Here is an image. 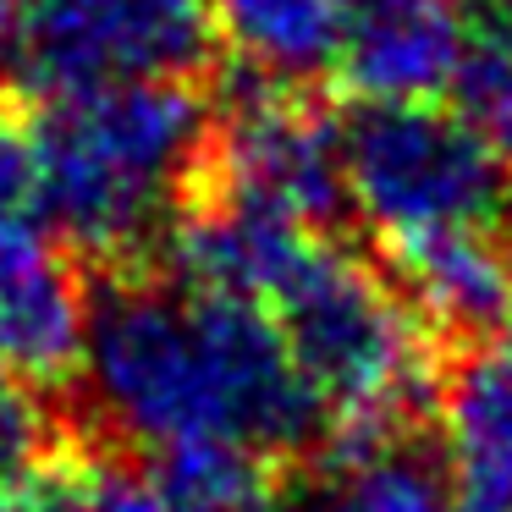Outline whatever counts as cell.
I'll return each instance as SVG.
<instances>
[{
  "mask_svg": "<svg viewBox=\"0 0 512 512\" xmlns=\"http://www.w3.org/2000/svg\"><path fill=\"white\" fill-rule=\"evenodd\" d=\"M0 512H34L23 496V479H12V485H0Z\"/></svg>",
  "mask_w": 512,
  "mask_h": 512,
  "instance_id": "cell-18",
  "label": "cell"
},
{
  "mask_svg": "<svg viewBox=\"0 0 512 512\" xmlns=\"http://www.w3.org/2000/svg\"><path fill=\"white\" fill-rule=\"evenodd\" d=\"M353 0H215V39L237 56V72L281 89H314L336 78Z\"/></svg>",
  "mask_w": 512,
  "mask_h": 512,
  "instance_id": "cell-12",
  "label": "cell"
},
{
  "mask_svg": "<svg viewBox=\"0 0 512 512\" xmlns=\"http://www.w3.org/2000/svg\"><path fill=\"white\" fill-rule=\"evenodd\" d=\"M204 188L276 210L314 232L353 221L342 171V116L309 100V89H281L237 72L215 111Z\"/></svg>",
  "mask_w": 512,
  "mask_h": 512,
  "instance_id": "cell-6",
  "label": "cell"
},
{
  "mask_svg": "<svg viewBox=\"0 0 512 512\" xmlns=\"http://www.w3.org/2000/svg\"><path fill=\"white\" fill-rule=\"evenodd\" d=\"M270 512H452L435 430L325 446L309 474L276 490Z\"/></svg>",
  "mask_w": 512,
  "mask_h": 512,
  "instance_id": "cell-11",
  "label": "cell"
},
{
  "mask_svg": "<svg viewBox=\"0 0 512 512\" xmlns=\"http://www.w3.org/2000/svg\"><path fill=\"white\" fill-rule=\"evenodd\" d=\"M215 0H28L12 39L17 94L67 100L144 78H199Z\"/></svg>",
  "mask_w": 512,
  "mask_h": 512,
  "instance_id": "cell-5",
  "label": "cell"
},
{
  "mask_svg": "<svg viewBox=\"0 0 512 512\" xmlns=\"http://www.w3.org/2000/svg\"><path fill=\"white\" fill-rule=\"evenodd\" d=\"M457 111L479 127L512 182V0H479L474 45L452 89Z\"/></svg>",
  "mask_w": 512,
  "mask_h": 512,
  "instance_id": "cell-14",
  "label": "cell"
},
{
  "mask_svg": "<svg viewBox=\"0 0 512 512\" xmlns=\"http://www.w3.org/2000/svg\"><path fill=\"white\" fill-rule=\"evenodd\" d=\"M89 336V287L50 232H0V369L67 386Z\"/></svg>",
  "mask_w": 512,
  "mask_h": 512,
  "instance_id": "cell-8",
  "label": "cell"
},
{
  "mask_svg": "<svg viewBox=\"0 0 512 512\" xmlns=\"http://www.w3.org/2000/svg\"><path fill=\"white\" fill-rule=\"evenodd\" d=\"M435 342L479 347L512 320V232H441L380 254Z\"/></svg>",
  "mask_w": 512,
  "mask_h": 512,
  "instance_id": "cell-9",
  "label": "cell"
},
{
  "mask_svg": "<svg viewBox=\"0 0 512 512\" xmlns=\"http://www.w3.org/2000/svg\"><path fill=\"white\" fill-rule=\"evenodd\" d=\"M23 496L34 512H177L155 463L105 441H78V430H67L45 463L28 468Z\"/></svg>",
  "mask_w": 512,
  "mask_h": 512,
  "instance_id": "cell-13",
  "label": "cell"
},
{
  "mask_svg": "<svg viewBox=\"0 0 512 512\" xmlns=\"http://www.w3.org/2000/svg\"><path fill=\"white\" fill-rule=\"evenodd\" d=\"M265 309L331 419V446L424 430L446 375L435 358L441 342L386 265H369L320 232Z\"/></svg>",
  "mask_w": 512,
  "mask_h": 512,
  "instance_id": "cell-3",
  "label": "cell"
},
{
  "mask_svg": "<svg viewBox=\"0 0 512 512\" xmlns=\"http://www.w3.org/2000/svg\"><path fill=\"white\" fill-rule=\"evenodd\" d=\"M215 105L199 78H144L45 100V232L100 270L166 248L210 177Z\"/></svg>",
  "mask_w": 512,
  "mask_h": 512,
  "instance_id": "cell-2",
  "label": "cell"
},
{
  "mask_svg": "<svg viewBox=\"0 0 512 512\" xmlns=\"http://www.w3.org/2000/svg\"><path fill=\"white\" fill-rule=\"evenodd\" d=\"M347 210L375 254L441 232H512L496 149L441 100H353L342 116Z\"/></svg>",
  "mask_w": 512,
  "mask_h": 512,
  "instance_id": "cell-4",
  "label": "cell"
},
{
  "mask_svg": "<svg viewBox=\"0 0 512 512\" xmlns=\"http://www.w3.org/2000/svg\"><path fill=\"white\" fill-rule=\"evenodd\" d=\"M0 232H45V160L39 116L17 89H0Z\"/></svg>",
  "mask_w": 512,
  "mask_h": 512,
  "instance_id": "cell-15",
  "label": "cell"
},
{
  "mask_svg": "<svg viewBox=\"0 0 512 512\" xmlns=\"http://www.w3.org/2000/svg\"><path fill=\"white\" fill-rule=\"evenodd\" d=\"M72 380L89 441L122 452L160 457L221 441L281 468L331 446V419L265 303L188 287L149 265L105 270L89 292Z\"/></svg>",
  "mask_w": 512,
  "mask_h": 512,
  "instance_id": "cell-1",
  "label": "cell"
},
{
  "mask_svg": "<svg viewBox=\"0 0 512 512\" xmlns=\"http://www.w3.org/2000/svg\"><path fill=\"white\" fill-rule=\"evenodd\" d=\"M61 435H67V424L50 419L34 386L12 369H0V485H12L34 463H45L61 446Z\"/></svg>",
  "mask_w": 512,
  "mask_h": 512,
  "instance_id": "cell-16",
  "label": "cell"
},
{
  "mask_svg": "<svg viewBox=\"0 0 512 512\" xmlns=\"http://www.w3.org/2000/svg\"><path fill=\"white\" fill-rule=\"evenodd\" d=\"M479 0H353L336 78L353 100H446L474 45Z\"/></svg>",
  "mask_w": 512,
  "mask_h": 512,
  "instance_id": "cell-7",
  "label": "cell"
},
{
  "mask_svg": "<svg viewBox=\"0 0 512 512\" xmlns=\"http://www.w3.org/2000/svg\"><path fill=\"white\" fill-rule=\"evenodd\" d=\"M435 408L452 512H512V347H457Z\"/></svg>",
  "mask_w": 512,
  "mask_h": 512,
  "instance_id": "cell-10",
  "label": "cell"
},
{
  "mask_svg": "<svg viewBox=\"0 0 512 512\" xmlns=\"http://www.w3.org/2000/svg\"><path fill=\"white\" fill-rule=\"evenodd\" d=\"M23 12H28V0H0V50H12V39H17V23H23Z\"/></svg>",
  "mask_w": 512,
  "mask_h": 512,
  "instance_id": "cell-17",
  "label": "cell"
}]
</instances>
